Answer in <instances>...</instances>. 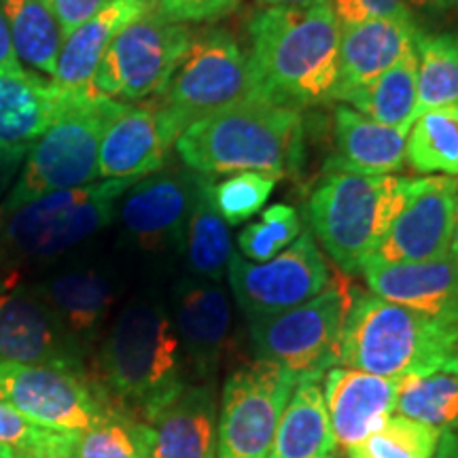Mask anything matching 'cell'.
Masks as SVG:
<instances>
[{
  "instance_id": "cell-1",
  "label": "cell",
  "mask_w": 458,
  "mask_h": 458,
  "mask_svg": "<svg viewBox=\"0 0 458 458\" xmlns=\"http://www.w3.org/2000/svg\"><path fill=\"white\" fill-rule=\"evenodd\" d=\"M342 30L329 3L306 9H261L249 21L253 98L301 108L331 100Z\"/></svg>"
},
{
  "instance_id": "cell-2",
  "label": "cell",
  "mask_w": 458,
  "mask_h": 458,
  "mask_svg": "<svg viewBox=\"0 0 458 458\" xmlns=\"http://www.w3.org/2000/svg\"><path fill=\"white\" fill-rule=\"evenodd\" d=\"M301 113L249 98L199 119L176 140V156L196 174L263 172L283 179L301 165Z\"/></svg>"
},
{
  "instance_id": "cell-3",
  "label": "cell",
  "mask_w": 458,
  "mask_h": 458,
  "mask_svg": "<svg viewBox=\"0 0 458 458\" xmlns=\"http://www.w3.org/2000/svg\"><path fill=\"white\" fill-rule=\"evenodd\" d=\"M185 359L164 303L134 300L119 312L100 351L102 386L148 422L185 388Z\"/></svg>"
},
{
  "instance_id": "cell-4",
  "label": "cell",
  "mask_w": 458,
  "mask_h": 458,
  "mask_svg": "<svg viewBox=\"0 0 458 458\" xmlns=\"http://www.w3.org/2000/svg\"><path fill=\"white\" fill-rule=\"evenodd\" d=\"M452 363H458V325L374 293L351 297L337 344V365L382 377H408Z\"/></svg>"
},
{
  "instance_id": "cell-5",
  "label": "cell",
  "mask_w": 458,
  "mask_h": 458,
  "mask_svg": "<svg viewBox=\"0 0 458 458\" xmlns=\"http://www.w3.org/2000/svg\"><path fill=\"white\" fill-rule=\"evenodd\" d=\"M136 181L62 189L0 215V270L49 263L96 236L113 221L114 206Z\"/></svg>"
},
{
  "instance_id": "cell-6",
  "label": "cell",
  "mask_w": 458,
  "mask_h": 458,
  "mask_svg": "<svg viewBox=\"0 0 458 458\" xmlns=\"http://www.w3.org/2000/svg\"><path fill=\"white\" fill-rule=\"evenodd\" d=\"M403 199V176L327 172L308 202L312 236L340 270L359 274L385 240Z\"/></svg>"
},
{
  "instance_id": "cell-7",
  "label": "cell",
  "mask_w": 458,
  "mask_h": 458,
  "mask_svg": "<svg viewBox=\"0 0 458 458\" xmlns=\"http://www.w3.org/2000/svg\"><path fill=\"white\" fill-rule=\"evenodd\" d=\"M66 94L55 122L28 151L13 187L0 202V215L13 213L45 193L98 181L102 136L123 102L106 98L96 89Z\"/></svg>"
},
{
  "instance_id": "cell-8",
  "label": "cell",
  "mask_w": 458,
  "mask_h": 458,
  "mask_svg": "<svg viewBox=\"0 0 458 458\" xmlns=\"http://www.w3.org/2000/svg\"><path fill=\"white\" fill-rule=\"evenodd\" d=\"M249 98H253L249 64L233 34L202 28L193 32L185 57L156 102L179 140L189 125Z\"/></svg>"
},
{
  "instance_id": "cell-9",
  "label": "cell",
  "mask_w": 458,
  "mask_h": 458,
  "mask_svg": "<svg viewBox=\"0 0 458 458\" xmlns=\"http://www.w3.org/2000/svg\"><path fill=\"white\" fill-rule=\"evenodd\" d=\"M187 24L165 20L159 11L142 13L108 45L94 77L106 98L140 102L159 96L191 45Z\"/></svg>"
},
{
  "instance_id": "cell-10",
  "label": "cell",
  "mask_w": 458,
  "mask_h": 458,
  "mask_svg": "<svg viewBox=\"0 0 458 458\" xmlns=\"http://www.w3.org/2000/svg\"><path fill=\"white\" fill-rule=\"evenodd\" d=\"M351 297L331 284L291 310L249 320L257 360L280 365L297 377L325 374L337 365V344Z\"/></svg>"
},
{
  "instance_id": "cell-11",
  "label": "cell",
  "mask_w": 458,
  "mask_h": 458,
  "mask_svg": "<svg viewBox=\"0 0 458 458\" xmlns=\"http://www.w3.org/2000/svg\"><path fill=\"white\" fill-rule=\"evenodd\" d=\"M111 399L88 371L0 360V401L49 431L83 435Z\"/></svg>"
},
{
  "instance_id": "cell-12",
  "label": "cell",
  "mask_w": 458,
  "mask_h": 458,
  "mask_svg": "<svg viewBox=\"0 0 458 458\" xmlns=\"http://www.w3.org/2000/svg\"><path fill=\"white\" fill-rule=\"evenodd\" d=\"M297 380L267 360L232 371L223 386L216 458H267Z\"/></svg>"
},
{
  "instance_id": "cell-13",
  "label": "cell",
  "mask_w": 458,
  "mask_h": 458,
  "mask_svg": "<svg viewBox=\"0 0 458 458\" xmlns=\"http://www.w3.org/2000/svg\"><path fill=\"white\" fill-rule=\"evenodd\" d=\"M229 286L246 320L272 317L314 300L331 286V270L310 232H301L289 249L255 263L233 253Z\"/></svg>"
},
{
  "instance_id": "cell-14",
  "label": "cell",
  "mask_w": 458,
  "mask_h": 458,
  "mask_svg": "<svg viewBox=\"0 0 458 458\" xmlns=\"http://www.w3.org/2000/svg\"><path fill=\"white\" fill-rule=\"evenodd\" d=\"M456 199V176L405 179L403 208L368 263H416L448 257Z\"/></svg>"
},
{
  "instance_id": "cell-15",
  "label": "cell",
  "mask_w": 458,
  "mask_h": 458,
  "mask_svg": "<svg viewBox=\"0 0 458 458\" xmlns=\"http://www.w3.org/2000/svg\"><path fill=\"white\" fill-rule=\"evenodd\" d=\"M202 174L165 170L139 179L123 193L119 219L125 233L142 249H182L189 216Z\"/></svg>"
},
{
  "instance_id": "cell-16",
  "label": "cell",
  "mask_w": 458,
  "mask_h": 458,
  "mask_svg": "<svg viewBox=\"0 0 458 458\" xmlns=\"http://www.w3.org/2000/svg\"><path fill=\"white\" fill-rule=\"evenodd\" d=\"M85 354L30 286L0 291V360L85 371Z\"/></svg>"
},
{
  "instance_id": "cell-17",
  "label": "cell",
  "mask_w": 458,
  "mask_h": 458,
  "mask_svg": "<svg viewBox=\"0 0 458 458\" xmlns=\"http://www.w3.org/2000/svg\"><path fill=\"white\" fill-rule=\"evenodd\" d=\"M323 397L335 445L348 452L397 414L399 377L334 365L323 376Z\"/></svg>"
},
{
  "instance_id": "cell-18",
  "label": "cell",
  "mask_w": 458,
  "mask_h": 458,
  "mask_svg": "<svg viewBox=\"0 0 458 458\" xmlns=\"http://www.w3.org/2000/svg\"><path fill=\"white\" fill-rule=\"evenodd\" d=\"M176 136L156 100L122 105L106 125L98 153V179H142L165 165Z\"/></svg>"
},
{
  "instance_id": "cell-19",
  "label": "cell",
  "mask_w": 458,
  "mask_h": 458,
  "mask_svg": "<svg viewBox=\"0 0 458 458\" xmlns=\"http://www.w3.org/2000/svg\"><path fill=\"white\" fill-rule=\"evenodd\" d=\"M174 329L185 365L202 380L215 376L232 327L229 297L219 283L181 280L174 289Z\"/></svg>"
},
{
  "instance_id": "cell-20",
  "label": "cell",
  "mask_w": 458,
  "mask_h": 458,
  "mask_svg": "<svg viewBox=\"0 0 458 458\" xmlns=\"http://www.w3.org/2000/svg\"><path fill=\"white\" fill-rule=\"evenodd\" d=\"M360 272L369 293L458 325V261L450 255L416 263H368Z\"/></svg>"
},
{
  "instance_id": "cell-21",
  "label": "cell",
  "mask_w": 458,
  "mask_h": 458,
  "mask_svg": "<svg viewBox=\"0 0 458 458\" xmlns=\"http://www.w3.org/2000/svg\"><path fill=\"white\" fill-rule=\"evenodd\" d=\"M66 96L30 68H0V156L26 159L55 122Z\"/></svg>"
},
{
  "instance_id": "cell-22",
  "label": "cell",
  "mask_w": 458,
  "mask_h": 458,
  "mask_svg": "<svg viewBox=\"0 0 458 458\" xmlns=\"http://www.w3.org/2000/svg\"><path fill=\"white\" fill-rule=\"evenodd\" d=\"M418 32L411 17H377L344 28L331 100H342L348 91L363 88L393 68L414 51Z\"/></svg>"
},
{
  "instance_id": "cell-23",
  "label": "cell",
  "mask_w": 458,
  "mask_h": 458,
  "mask_svg": "<svg viewBox=\"0 0 458 458\" xmlns=\"http://www.w3.org/2000/svg\"><path fill=\"white\" fill-rule=\"evenodd\" d=\"M28 286L49 308L68 337L88 352L114 303L111 278L96 267H66Z\"/></svg>"
},
{
  "instance_id": "cell-24",
  "label": "cell",
  "mask_w": 458,
  "mask_h": 458,
  "mask_svg": "<svg viewBox=\"0 0 458 458\" xmlns=\"http://www.w3.org/2000/svg\"><path fill=\"white\" fill-rule=\"evenodd\" d=\"M147 425L151 458H216L219 411L213 385H187Z\"/></svg>"
},
{
  "instance_id": "cell-25",
  "label": "cell",
  "mask_w": 458,
  "mask_h": 458,
  "mask_svg": "<svg viewBox=\"0 0 458 458\" xmlns=\"http://www.w3.org/2000/svg\"><path fill=\"white\" fill-rule=\"evenodd\" d=\"M334 134L337 157L325 165L327 172L393 174L403 168L408 131L371 122L351 106H337Z\"/></svg>"
},
{
  "instance_id": "cell-26",
  "label": "cell",
  "mask_w": 458,
  "mask_h": 458,
  "mask_svg": "<svg viewBox=\"0 0 458 458\" xmlns=\"http://www.w3.org/2000/svg\"><path fill=\"white\" fill-rule=\"evenodd\" d=\"M142 13H148V11L130 0H108L106 7H102L91 20L62 41L55 72L51 77L54 85L64 91H72V94L94 91L96 71H98L108 45Z\"/></svg>"
},
{
  "instance_id": "cell-27",
  "label": "cell",
  "mask_w": 458,
  "mask_h": 458,
  "mask_svg": "<svg viewBox=\"0 0 458 458\" xmlns=\"http://www.w3.org/2000/svg\"><path fill=\"white\" fill-rule=\"evenodd\" d=\"M323 376L297 380L280 418L267 458H327L337 450L323 397Z\"/></svg>"
},
{
  "instance_id": "cell-28",
  "label": "cell",
  "mask_w": 458,
  "mask_h": 458,
  "mask_svg": "<svg viewBox=\"0 0 458 458\" xmlns=\"http://www.w3.org/2000/svg\"><path fill=\"white\" fill-rule=\"evenodd\" d=\"M0 7L20 64L54 77L64 37L51 0H0Z\"/></svg>"
},
{
  "instance_id": "cell-29",
  "label": "cell",
  "mask_w": 458,
  "mask_h": 458,
  "mask_svg": "<svg viewBox=\"0 0 458 458\" xmlns=\"http://www.w3.org/2000/svg\"><path fill=\"white\" fill-rule=\"evenodd\" d=\"M342 100L348 102L354 111L369 117L371 122L410 131L418 100L416 47L385 74L363 88L348 91Z\"/></svg>"
},
{
  "instance_id": "cell-30",
  "label": "cell",
  "mask_w": 458,
  "mask_h": 458,
  "mask_svg": "<svg viewBox=\"0 0 458 458\" xmlns=\"http://www.w3.org/2000/svg\"><path fill=\"white\" fill-rule=\"evenodd\" d=\"M210 185L213 181L202 176L196 204L187 223L182 249L187 253L189 267L198 278L219 283L233 255V246L229 225L216 210Z\"/></svg>"
},
{
  "instance_id": "cell-31",
  "label": "cell",
  "mask_w": 458,
  "mask_h": 458,
  "mask_svg": "<svg viewBox=\"0 0 458 458\" xmlns=\"http://www.w3.org/2000/svg\"><path fill=\"white\" fill-rule=\"evenodd\" d=\"M397 414L439 433L458 431V363L399 377Z\"/></svg>"
},
{
  "instance_id": "cell-32",
  "label": "cell",
  "mask_w": 458,
  "mask_h": 458,
  "mask_svg": "<svg viewBox=\"0 0 458 458\" xmlns=\"http://www.w3.org/2000/svg\"><path fill=\"white\" fill-rule=\"evenodd\" d=\"M405 162L418 174L458 179V105L433 108L411 123Z\"/></svg>"
},
{
  "instance_id": "cell-33",
  "label": "cell",
  "mask_w": 458,
  "mask_h": 458,
  "mask_svg": "<svg viewBox=\"0 0 458 458\" xmlns=\"http://www.w3.org/2000/svg\"><path fill=\"white\" fill-rule=\"evenodd\" d=\"M418 100L414 122L439 106L458 105V34H416Z\"/></svg>"
},
{
  "instance_id": "cell-34",
  "label": "cell",
  "mask_w": 458,
  "mask_h": 458,
  "mask_svg": "<svg viewBox=\"0 0 458 458\" xmlns=\"http://www.w3.org/2000/svg\"><path fill=\"white\" fill-rule=\"evenodd\" d=\"M77 458H151V428L111 399L98 420L79 435Z\"/></svg>"
},
{
  "instance_id": "cell-35",
  "label": "cell",
  "mask_w": 458,
  "mask_h": 458,
  "mask_svg": "<svg viewBox=\"0 0 458 458\" xmlns=\"http://www.w3.org/2000/svg\"><path fill=\"white\" fill-rule=\"evenodd\" d=\"M442 433L394 414L385 427L348 450V458H433Z\"/></svg>"
},
{
  "instance_id": "cell-36",
  "label": "cell",
  "mask_w": 458,
  "mask_h": 458,
  "mask_svg": "<svg viewBox=\"0 0 458 458\" xmlns=\"http://www.w3.org/2000/svg\"><path fill=\"white\" fill-rule=\"evenodd\" d=\"M301 236V221L293 206L274 204L263 210L261 221L246 225L238 236L244 259L261 263L289 249Z\"/></svg>"
},
{
  "instance_id": "cell-37",
  "label": "cell",
  "mask_w": 458,
  "mask_h": 458,
  "mask_svg": "<svg viewBox=\"0 0 458 458\" xmlns=\"http://www.w3.org/2000/svg\"><path fill=\"white\" fill-rule=\"evenodd\" d=\"M276 182L278 176L274 174L238 172V174L227 176L221 182H213L210 191H213L216 210L227 225H242L244 221H249L266 206Z\"/></svg>"
},
{
  "instance_id": "cell-38",
  "label": "cell",
  "mask_w": 458,
  "mask_h": 458,
  "mask_svg": "<svg viewBox=\"0 0 458 458\" xmlns=\"http://www.w3.org/2000/svg\"><path fill=\"white\" fill-rule=\"evenodd\" d=\"M77 442L79 435L55 433L34 425L0 401V444L13 448L15 454L77 458Z\"/></svg>"
},
{
  "instance_id": "cell-39",
  "label": "cell",
  "mask_w": 458,
  "mask_h": 458,
  "mask_svg": "<svg viewBox=\"0 0 458 458\" xmlns=\"http://www.w3.org/2000/svg\"><path fill=\"white\" fill-rule=\"evenodd\" d=\"M329 7L340 30L377 17H411L405 0H329Z\"/></svg>"
},
{
  "instance_id": "cell-40",
  "label": "cell",
  "mask_w": 458,
  "mask_h": 458,
  "mask_svg": "<svg viewBox=\"0 0 458 458\" xmlns=\"http://www.w3.org/2000/svg\"><path fill=\"white\" fill-rule=\"evenodd\" d=\"M240 0H162L159 13L176 24H210L236 11Z\"/></svg>"
},
{
  "instance_id": "cell-41",
  "label": "cell",
  "mask_w": 458,
  "mask_h": 458,
  "mask_svg": "<svg viewBox=\"0 0 458 458\" xmlns=\"http://www.w3.org/2000/svg\"><path fill=\"white\" fill-rule=\"evenodd\" d=\"M106 3L108 0H51L62 37L66 38L79 26H83L102 7H106Z\"/></svg>"
},
{
  "instance_id": "cell-42",
  "label": "cell",
  "mask_w": 458,
  "mask_h": 458,
  "mask_svg": "<svg viewBox=\"0 0 458 458\" xmlns=\"http://www.w3.org/2000/svg\"><path fill=\"white\" fill-rule=\"evenodd\" d=\"M20 66L21 64L15 55L7 20H4L3 7H0V68H20Z\"/></svg>"
},
{
  "instance_id": "cell-43",
  "label": "cell",
  "mask_w": 458,
  "mask_h": 458,
  "mask_svg": "<svg viewBox=\"0 0 458 458\" xmlns=\"http://www.w3.org/2000/svg\"><path fill=\"white\" fill-rule=\"evenodd\" d=\"M21 164L24 159L20 157H7V156H0V198H7V193L13 187V182L20 174Z\"/></svg>"
},
{
  "instance_id": "cell-44",
  "label": "cell",
  "mask_w": 458,
  "mask_h": 458,
  "mask_svg": "<svg viewBox=\"0 0 458 458\" xmlns=\"http://www.w3.org/2000/svg\"><path fill=\"white\" fill-rule=\"evenodd\" d=\"M325 3H329V0H257L261 9H306Z\"/></svg>"
},
{
  "instance_id": "cell-45",
  "label": "cell",
  "mask_w": 458,
  "mask_h": 458,
  "mask_svg": "<svg viewBox=\"0 0 458 458\" xmlns=\"http://www.w3.org/2000/svg\"><path fill=\"white\" fill-rule=\"evenodd\" d=\"M433 458H458V431L442 433Z\"/></svg>"
},
{
  "instance_id": "cell-46",
  "label": "cell",
  "mask_w": 458,
  "mask_h": 458,
  "mask_svg": "<svg viewBox=\"0 0 458 458\" xmlns=\"http://www.w3.org/2000/svg\"><path fill=\"white\" fill-rule=\"evenodd\" d=\"M405 4H414V7L435 11V13H444L448 11V0H405Z\"/></svg>"
},
{
  "instance_id": "cell-47",
  "label": "cell",
  "mask_w": 458,
  "mask_h": 458,
  "mask_svg": "<svg viewBox=\"0 0 458 458\" xmlns=\"http://www.w3.org/2000/svg\"><path fill=\"white\" fill-rule=\"evenodd\" d=\"M450 257L458 261V199H456V216H454V232H452L450 242Z\"/></svg>"
},
{
  "instance_id": "cell-48",
  "label": "cell",
  "mask_w": 458,
  "mask_h": 458,
  "mask_svg": "<svg viewBox=\"0 0 458 458\" xmlns=\"http://www.w3.org/2000/svg\"><path fill=\"white\" fill-rule=\"evenodd\" d=\"M130 3L139 4V7H142L145 11H157L159 9V3H162V0H130Z\"/></svg>"
},
{
  "instance_id": "cell-49",
  "label": "cell",
  "mask_w": 458,
  "mask_h": 458,
  "mask_svg": "<svg viewBox=\"0 0 458 458\" xmlns=\"http://www.w3.org/2000/svg\"><path fill=\"white\" fill-rule=\"evenodd\" d=\"M15 456L17 454H15L13 448H9V445L0 444V458H15Z\"/></svg>"
},
{
  "instance_id": "cell-50",
  "label": "cell",
  "mask_w": 458,
  "mask_h": 458,
  "mask_svg": "<svg viewBox=\"0 0 458 458\" xmlns=\"http://www.w3.org/2000/svg\"><path fill=\"white\" fill-rule=\"evenodd\" d=\"M15 458H57V456H37V454H17Z\"/></svg>"
},
{
  "instance_id": "cell-51",
  "label": "cell",
  "mask_w": 458,
  "mask_h": 458,
  "mask_svg": "<svg viewBox=\"0 0 458 458\" xmlns=\"http://www.w3.org/2000/svg\"><path fill=\"white\" fill-rule=\"evenodd\" d=\"M448 7L458 13V0H448Z\"/></svg>"
},
{
  "instance_id": "cell-52",
  "label": "cell",
  "mask_w": 458,
  "mask_h": 458,
  "mask_svg": "<svg viewBox=\"0 0 458 458\" xmlns=\"http://www.w3.org/2000/svg\"><path fill=\"white\" fill-rule=\"evenodd\" d=\"M327 458H335V456H327Z\"/></svg>"
}]
</instances>
